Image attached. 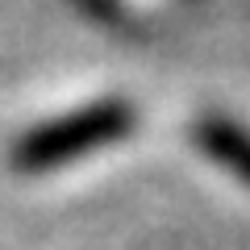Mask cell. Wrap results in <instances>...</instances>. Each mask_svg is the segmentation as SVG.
<instances>
[{
    "mask_svg": "<svg viewBox=\"0 0 250 250\" xmlns=\"http://www.w3.org/2000/svg\"><path fill=\"white\" fill-rule=\"evenodd\" d=\"M134 125H138V113L125 100H117V96L92 100V104L71 108V113L42 121L29 134H21L17 146H13V167L17 171L67 167V163L88 159L92 150H100L108 142H121Z\"/></svg>",
    "mask_w": 250,
    "mask_h": 250,
    "instance_id": "cell-1",
    "label": "cell"
},
{
    "mask_svg": "<svg viewBox=\"0 0 250 250\" xmlns=\"http://www.w3.org/2000/svg\"><path fill=\"white\" fill-rule=\"evenodd\" d=\"M188 138H192V146L208 163H217L221 171H229L233 179H242L250 188V129L246 125H238L233 117L208 113V117H196L192 121Z\"/></svg>",
    "mask_w": 250,
    "mask_h": 250,
    "instance_id": "cell-2",
    "label": "cell"
}]
</instances>
